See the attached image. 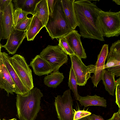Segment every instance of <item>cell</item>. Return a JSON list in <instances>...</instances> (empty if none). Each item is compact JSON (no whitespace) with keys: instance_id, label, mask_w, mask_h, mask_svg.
<instances>
[{"instance_id":"obj_37","label":"cell","mask_w":120,"mask_h":120,"mask_svg":"<svg viewBox=\"0 0 120 120\" xmlns=\"http://www.w3.org/2000/svg\"><path fill=\"white\" fill-rule=\"evenodd\" d=\"M2 120H5L4 118V119H3ZM16 120V119L15 118H13V119H11L10 120Z\"/></svg>"},{"instance_id":"obj_9","label":"cell","mask_w":120,"mask_h":120,"mask_svg":"<svg viewBox=\"0 0 120 120\" xmlns=\"http://www.w3.org/2000/svg\"><path fill=\"white\" fill-rule=\"evenodd\" d=\"M107 62L104 68L113 73L117 77L120 76V40L113 43L107 57Z\"/></svg>"},{"instance_id":"obj_36","label":"cell","mask_w":120,"mask_h":120,"mask_svg":"<svg viewBox=\"0 0 120 120\" xmlns=\"http://www.w3.org/2000/svg\"><path fill=\"white\" fill-rule=\"evenodd\" d=\"M114 1L118 5H120V0H113L112 1Z\"/></svg>"},{"instance_id":"obj_12","label":"cell","mask_w":120,"mask_h":120,"mask_svg":"<svg viewBox=\"0 0 120 120\" xmlns=\"http://www.w3.org/2000/svg\"><path fill=\"white\" fill-rule=\"evenodd\" d=\"M3 59L9 74L15 84V93L17 94H25L30 90L21 81L11 65L8 54L4 52H2Z\"/></svg>"},{"instance_id":"obj_14","label":"cell","mask_w":120,"mask_h":120,"mask_svg":"<svg viewBox=\"0 0 120 120\" xmlns=\"http://www.w3.org/2000/svg\"><path fill=\"white\" fill-rule=\"evenodd\" d=\"M109 52L108 45L105 44L102 48L101 50L97 57V61L95 65V70L91 79L94 87H97L101 78L104 70V67L105 62L107 59Z\"/></svg>"},{"instance_id":"obj_4","label":"cell","mask_w":120,"mask_h":120,"mask_svg":"<svg viewBox=\"0 0 120 120\" xmlns=\"http://www.w3.org/2000/svg\"><path fill=\"white\" fill-rule=\"evenodd\" d=\"M99 18L104 37L118 36L120 34V11H105L101 10Z\"/></svg>"},{"instance_id":"obj_1","label":"cell","mask_w":120,"mask_h":120,"mask_svg":"<svg viewBox=\"0 0 120 120\" xmlns=\"http://www.w3.org/2000/svg\"><path fill=\"white\" fill-rule=\"evenodd\" d=\"M96 3L89 0H75L74 6L75 16L81 37L104 41L99 18L101 9Z\"/></svg>"},{"instance_id":"obj_15","label":"cell","mask_w":120,"mask_h":120,"mask_svg":"<svg viewBox=\"0 0 120 120\" xmlns=\"http://www.w3.org/2000/svg\"><path fill=\"white\" fill-rule=\"evenodd\" d=\"M12 1L4 7L2 11L3 39H7L8 38L13 26V15L14 10Z\"/></svg>"},{"instance_id":"obj_17","label":"cell","mask_w":120,"mask_h":120,"mask_svg":"<svg viewBox=\"0 0 120 120\" xmlns=\"http://www.w3.org/2000/svg\"><path fill=\"white\" fill-rule=\"evenodd\" d=\"M75 0H61L64 13L68 22L73 30L79 24L77 20L74 8Z\"/></svg>"},{"instance_id":"obj_38","label":"cell","mask_w":120,"mask_h":120,"mask_svg":"<svg viewBox=\"0 0 120 120\" xmlns=\"http://www.w3.org/2000/svg\"><path fill=\"white\" fill-rule=\"evenodd\" d=\"M1 11V10L0 0V13Z\"/></svg>"},{"instance_id":"obj_27","label":"cell","mask_w":120,"mask_h":120,"mask_svg":"<svg viewBox=\"0 0 120 120\" xmlns=\"http://www.w3.org/2000/svg\"><path fill=\"white\" fill-rule=\"evenodd\" d=\"M33 16L30 18H26L14 26L16 29L22 31H26L33 19Z\"/></svg>"},{"instance_id":"obj_5","label":"cell","mask_w":120,"mask_h":120,"mask_svg":"<svg viewBox=\"0 0 120 120\" xmlns=\"http://www.w3.org/2000/svg\"><path fill=\"white\" fill-rule=\"evenodd\" d=\"M54 104L59 120H73V102L70 89L65 91L62 96L55 97Z\"/></svg>"},{"instance_id":"obj_39","label":"cell","mask_w":120,"mask_h":120,"mask_svg":"<svg viewBox=\"0 0 120 120\" xmlns=\"http://www.w3.org/2000/svg\"><path fill=\"white\" fill-rule=\"evenodd\" d=\"M1 44H0V49H1Z\"/></svg>"},{"instance_id":"obj_22","label":"cell","mask_w":120,"mask_h":120,"mask_svg":"<svg viewBox=\"0 0 120 120\" xmlns=\"http://www.w3.org/2000/svg\"><path fill=\"white\" fill-rule=\"evenodd\" d=\"M64 78L63 73L59 71L53 72L45 76L44 83L49 87L55 88L63 81Z\"/></svg>"},{"instance_id":"obj_2","label":"cell","mask_w":120,"mask_h":120,"mask_svg":"<svg viewBox=\"0 0 120 120\" xmlns=\"http://www.w3.org/2000/svg\"><path fill=\"white\" fill-rule=\"evenodd\" d=\"M43 96L41 90L37 87L25 94H17V116L20 120L35 119L41 109V100Z\"/></svg>"},{"instance_id":"obj_40","label":"cell","mask_w":120,"mask_h":120,"mask_svg":"<svg viewBox=\"0 0 120 120\" xmlns=\"http://www.w3.org/2000/svg\"></svg>"},{"instance_id":"obj_34","label":"cell","mask_w":120,"mask_h":120,"mask_svg":"<svg viewBox=\"0 0 120 120\" xmlns=\"http://www.w3.org/2000/svg\"><path fill=\"white\" fill-rule=\"evenodd\" d=\"M12 1V0H0L1 10V11L4 7Z\"/></svg>"},{"instance_id":"obj_18","label":"cell","mask_w":120,"mask_h":120,"mask_svg":"<svg viewBox=\"0 0 120 120\" xmlns=\"http://www.w3.org/2000/svg\"><path fill=\"white\" fill-rule=\"evenodd\" d=\"M78 101L82 106L86 107L90 106H99L106 107L107 101L104 98L96 94L94 96L87 95L85 97L79 96Z\"/></svg>"},{"instance_id":"obj_3","label":"cell","mask_w":120,"mask_h":120,"mask_svg":"<svg viewBox=\"0 0 120 120\" xmlns=\"http://www.w3.org/2000/svg\"><path fill=\"white\" fill-rule=\"evenodd\" d=\"M45 27L52 39L63 37L73 30L67 20L61 0H55L52 15L49 16Z\"/></svg>"},{"instance_id":"obj_13","label":"cell","mask_w":120,"mask_h":120,"mask_svg":"<svg viewBox=\"0 0 120 120\" xmlns=\"http://www.w3.org/2000/svg\"><path fill=\"white\" fill-rule=\"evenodd\" d=\"M1 49H0V88L4 90L7 93L13 94L15 88V84L5 65L2 57Z\"/></svg>"},{"instance_id":"obj_20","label":"cell","mask_w":120,"mask_h":120,"mask_svg":"<svg viewBox=\"0 0 120 120\" xmlns=\"http://www.w3.org/2000/svg\"><path fill=\"white\" fill-rule=\"evenodd\" d=\"M26 31V37L28 41H33L37 34L44 26L40 20L35 15Z\"/></svg>"},{"instance_id":"obj_19","label":"cell","mask_w":120,"mask_h":120,"mask_svg":"<svg viewBox=\"0 0 120 120\" xmlns=\"http://www.w3.org/2000/svg\"><path fill=\"white\" fill-rule=\"evenodd\" d=\"M33 15L37 17L45 27L47 24L49 16L47 0H41L37 3Z\"/></svg>"},{"instance_id":"obj_26","label":"cell","mask_w":120,"mask_h":120,"mask_svg":"<svg viewBox=\"0 0 120 120\" xmlns=\"http://www.w3.org/2000/svg\"><path fill=\"white\" fill-rule=\"evenodd\" d=\"M59 39L58 45L62 50L67 55L69 56L75 55L65 38L63 37Z\"/></svg>"},{"instance_id":"obj_28","label":"cell","mask_w":120,"mask_h":120,"mask_svg":"<svg viewBox=\"0 0 120 120\" xmlns=\"http://www.w3.org/2000/svg\"><path fill=\"white\" fill-rule=\"evenodd\" d=\"M74 111L73 120H77L88 116L90 115L91 113L89 111L84 110Z\"/></svg>"},{"instance_id":"obj_8","label":"cell","mask_w":120,"mask_h":120,"mask_svg":"<svg viewBox=\"0 0 120 120\" xmlns=\"http://www.w3.org/2000/svg\"><path fill=\"white\" fill-rule=\"evenodd\" d=\"M69 56L71 61V67L75 75L77 85L85 86L88 80L91 77V74L94 73L95 67L92 64L86 66L81 59L75 55Z\"/></svg>"},{"instance_id":"obj_16","label":"cell","mask_w":120,"mask_h":120,"mask_svg":"<svg viewBox=\"0 0 120 120\" xmlns=\"http://www.w3.org/2000/svg\"><path fill=\"white\" fill-rule=\"evenodd\" d=\"M29 66L32 67L34 74L38 76L47 75L54 71L53 68L39 55L32 59Z\"/></svg>"},{"instance_id":"obj_35","label":"cell","mask_w":120,"mask_h":120,"mask_svg":"<svg viewBox=\"0 0 120 120\" xmlns=\"http://www.w3.org/2000/svg\"><path fill=\"white\" fill-rule=\"evenodd\" d=\"M90 116L89 115L76 120H90Z\"/></svg>"},{"instance_id":"obj_11","label":"cell","mask_w":120,"mask_h":120,"mask_svg":"<svg viewBox=\"0 0 120 120\" xmlns=\"http://www.w3.org/2000/svg\"><path fill=\"white\" fill-rule=\"evenodd\" d=\"M81 37L78 31L75 30L64 36L74 54L81 59H86L87 56L81 41Z\"/></svg>"},{"instance_id":"obj_24","label":"cell","mask_w":120,"mask_h":120,"mask_svg":"<svg viewBox=\"0 0 120 120\" xmlns=\"http://www.w3.org/2000/svg\"><path fill=\"white\" fill-rule=\"evenodd\" d=\"M68 86L70 90H71L73 93L76 100H79L80 95L79 94L77 90V86L76 79L73 71L71 67L69 72V76L68 82Z\"/></svg>"},{"instance_id":"obj_6","label":"cell","mask_w":120,"mask_h":120,"mask_svg":"<svg viewBox=\"0 0 120 120\" xmlns=\"http://www.w3.org/2000/svg\"><path fill=\"white\" fill-rule=\"evenodd\" d=\"M9 58L11 65L23 83L30 90L33 89L32 71L24 57L16 54Z\"/></svg>"},{"instance_id":"obj_33","label":"cell","mask_w":120,"mask_h":120,"mask_svg":"<svg viewBox=\"0 0 120 120\" xmlns=\"http://www.w3.org/2000/svg\"><path fill=\"white\" fill-rule=\"evenodd\" d=\"M90 120H105L100 115H97L93 114L90 116Z\"/></svg>"},{"instance_id":"obj_7","label":"cell","mask_w":120,"mask_h":120,"mask_svg":"<svg viewBox=\"0 0 120 120\" xmlns=\"http://www.w3.org/2000/svg\"><path fill=\"white\" fill-rule=\"evenodd\" d=\"M39 55L53 68V72L59 71L60 68L67 63L68 60L67 55L58 45H49Z\"/></svg>"},{"instance_id":"obj_32","label":"cell","mask_w":120,"mask_h":120,"mask_svg":"<svg viewBox=\"0 0 120 120\" xmlns=\"http://www.w3.org/2000/svg\"><path fill=\"white\" fill-rule=\"evenodd\" d=\"M2 12L0 13V44L1 39H3V33L2 24Z\"/></svg>"},{"instance_id":"obj_31","label":"cell","mask_w":120,"mask_h":120,"mask_svg":"<svg viewBox=\"0 0 120 120\" xmlns=\"http://www.w3.org/2000/svg\"><path fill=\"white\" fill-rule=\"evenodd\" d=\"M108 120H120V108L117 112L114 113L112 117Z\"/></svg>"},{"instance_id":"obj_23","label":"cell","mask_w":120,"mask_h":120,"mask_svg":"<svg viewBox=\"0 0 120 120\" xmlns=\"http://www.w3.org/2000/svg\"><path fill=\"white\" fill-rule=\"evenodd\" d=\"M40 0H15L13 1L15 8H20L29 14L33 15L37 4Z\"/></svg>"},{"instance_id":"obj_29","label":"cell","mask_w":120,"mask_h":120,"mask_svg":"<svg viewBox=\"0 0 120 120\" xmlns=\"http://www.w3.org/2000/svg\"><path fill=\"white\" fill-rule=\"evenodd\" d=\"M116 86L115 90L116 101V104L119 108H120V78L117 79L116 81Z\"/></svg>"},{"instance_id":"obj_10","label":"cell","mask_w":120,"mask_h":120,"mask_svg":"<svg viewBox=\"0 0 120 120\" xmlns=\"http://www.w3.org/2000/svg\"><path fill=\"white\" fill-rule=\"evenodd\" d=\"M26 37V31L17 30L13 26L9 36L7 39L6 44L4 45H1V48H5L9 54H14Z\"/></svg>"},{"instance_id":"obj_25","label":"cell","mask_w":120,"mask_h":120,"mask_svg":"<svg viewBox=\"0 0 120 120\" xmlns=\"http://www.w3.org/2000/svg\"><path fill=\"white\" fill-rule=\"evenodd\" d=\"M29 13L22 11L20 8H16L14 10L13 15V26H15L18 23L26 17Z\"/></svg>"},{"instance_id":"obj_30","label":"cell","mask_w":120,"mask_h":120,"mask_svg":"<svg viewBox=\"0 0 120 120\" xmlns=\"http://www.w3.org/2000/svg\"><path fill=\"white\" fill-rule=\"evenodd\" d=\"M55 1V0H47L49 16H50L52 15Z\"/></svg>"},{"instance_id":"obj_21","label":"cell","mask_w":120,"mask_h":120,"mask_svg":"<svg viewBox=\"0 0 120 120\" xmlns=\"http://www.w3.org/2000/svg\"><path fill=\"white\" fill-rule=\"evenodd\" d=\"M115 76L113 73L105 69L101 78L105 90L113 96L116 86Z\"/></svg>"},{"instance_id":"obj_41","label":"cell","mask_w":120,"mask_h":120,"mask_svg":"<svg viewBox=\"0 0 120 120\" xmlns=\"http://www.w3.org/2000/svg\"></svg>"}]
</instances>
